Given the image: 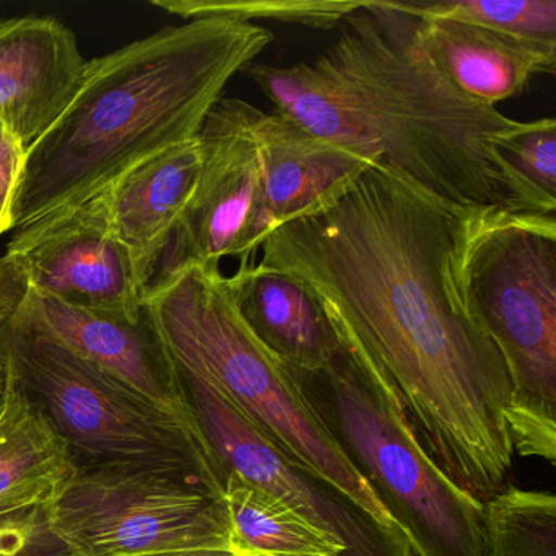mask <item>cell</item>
Instances as JSON below:
<instances>
[{"label": "cell", "mask_w": 556, "mask_h": 556, "mask_svg": "<svg viewBox=\"0 0 556 556\" xmlns=\"http://www.w3.org/2000/svg\"><path fill=\"white\" fill-rule=\"evenodd\" d=\"M224 506L230 548L239 556H343V549L292 507L229 473Z\"/></svg>", "instance_id": "cell-19"}, {"label": "cell", "mask_w": 556, "mask_h": 556, "mask_svg": "<svg viewBox=\"0 0 556 556\" xmlns=\"http://www.w3.org/2000/svg\"><path fill=\"white\" fill-rule=\"evenodd\" d=\"M25 152L21 141L11 132L0 136V232L11 230L12 207L18 180L24 168Z\"/></svg>", "instance_id": "cell-25"}, {"label": "cell", "mask_w": 556, "mask_h": 556, "mask_svg": "<svg viewBox=\"0 0 556 556\" xmlns=\"http://www.w3.org/2000/svg\"><path fill=\"white\" fill-rule=\"evenodd\" d=\"M144 305L177 369L210 382L289 460L330 481L380 522L396 526L291 372L250 333L220 268L184 266L152 282Z\"/></svg>", "instance_id": "cell-4"}, {"label": "cell", "mask_w": 556, "mask_h": 556, "mask_svg": "<svg viewBox=\"0 0 556 556\" xmlns=\"http://www.w3.org/2000/svg\"><path fill=\"white\" fill-rule=\"evenodd\" d=\"M227 282L250 333L286 369L308 372L330 359L337 331L301 282L258 262L242 263Z\"/></svg>", "instance_id": "cell-17"}, {"label": "cell", "mask_w": 556, "mask_h": 556, "mask_svg": "<svg viewBox=\"0 0 556 556\" xmlns=\"http://www.w3.org/2000/svg\"><path fill=\"white\" fill-rule=\"evenodd\" d=\"M393 0H364L312 63L250 64L275 110L318 138L369 155L462 213L555 214L501 154L526 123L471 102L447 83Z\"/></svg>", "instance_id": "cell-2"}, {"label": "cell", "mask_w": 556, "mask_h": 556, "mask_svg": "<svg viewBox=\"0 0 556 556\" xmlns=\"http://www.w3.org/2000/svg\"><path fill=\"white\" fill-rule=\"evenodd\" d=\"M5 382H8V363H5V356L0 351V402L5 392Z\"/></svg>", "instance_id": "cell-27"}, {"label": "cell", "mask_w": 556, "mask_h": 556, "mask_svg": "<svg viewBox=\"0 0 556 556\" xmlns=\"http://www.w3.org/2000/svg\"><path fill=\"white\" fill-rule=\"evenodd\" d=\"M260 109L220 99L198 132L201 170L151 282L188 265L220 268L224 258L256 262L273 232L255 141ZM148 286V288H149Z\"/></svg>", "instance_id": "cell-9"}, {"label": "cell", "mask_w": 556, "mask_h": 556, "mask_svg": "<svg viewBox=\"0 0 556 556\" xmlns=\"http://www.w3.org/2000/svg\"><path fill=\"white\" fill-rule=\"evenodd\" d=\"M76 470L66 442L8 367L0 402V510L51 506Z\"/></svg>", "instance_id": "cell-18"}, {"label": "cell", "mask_w": 556, "mask_h": 556, "mask_svg": "<svg viewBox=\"0 0 556 556\" xmlns=\"http://www.w3.org/2000/svg\"><path fill=\"white\" fill-rule=\"evenodd\" d=\"M400 8L416 17L454 18L556 47V0H439L400 2Z\"/></svg>", "instance_id": "cell-21"}, {"label": "cell", "mask_w": 556, "mask_h": 556, "mask_svg": "<svg viewBox=\"0 0 556 556\" xmlns=\"http://www.w3.org/2000/svg\"><path fill=\"white\" fill-rule=\"evenodd\" d=\"M455 281L468 315L506 366L514 454L555 465V214H462Z\"/></svg>", "instance_id": "cell-5"}, {"label": "cell", "mask_w": 556, "mask_h": 556, "mask_svg": "<svg viewBox=\"0 0 556 556\" xmlns=\"http://www.w3.org/2000/svg\"><path fill=\"white\" fill-rule=\"evenodd\" d=\"M9 370L41 406L79 465H152L203 480L224 500L227 471L203 432L181 425L66 348L0 318Z\"/></svg>", "instance_id": "cell-7"}, {"label": "cell", "mask_w": 556, "mask_h": 556, "mask_svg": "<svg viewBox=\"0 0 556 556\" xmlns=\"http://www.w3.org/2000/svg\"><path fill=\"white\" fill-rule=\"evenodd\" d=\"M340 0H152L151 5L185 21L233 18V21H273L330 30L363 5Z\"/></svg>", "instance_id": "cell-22"}, {"label": "cell", "mask_w": 556, "mask_h": 556, "mask_svg": "<svg viewBox=\"0 0 556 556\" xmlns=\"http://www.w3.org/2000/svg\"><path fill=\"white\" fill-rule=\"evenodd\" d=\"M123 556H239L232 549L194 548V549H165V552L136 553Z\"/></svg>", "instance_id": "cell-26"}, {"label": "cell", "mask_w": 556, "mask_h": 556, "mask_svg": "<svg viewBox=\"0 0 556 556\" xmlns=\"http://www.w3.org/2000/svg\"><path fill=\"white\" fill-rule=\"evenodd\" d=\"M50 509L77 556L232 549L224 500L177 468L79 465Z\"/></svg>", "instance_id": "cell-8"}, {"label": "cell", "mask_w": 556, "mask_h": 556, "mask_svg": "<svg viewBox=\"0 0 556 556\" xmlns=\"http://www.w3.org/2000/svg\"><path fill=\"white\" fill-rule=\"evenodd\" d=\"M50 507L0 510V556H77L54 529Z\"/></svg>", "instance_id": "cell-24"}, {"label": "cell", "mask_w": 556, "mask_h": 556, "mask_svg": "<svg viewBox=\"0 0 556 556\" xmlns=\"http://www.w3.org/2000/svg\"><path fill=\"white\" fill-rule=\"evenodd\" d=\"M337 334V350L320 369H288L318 421L416 556H486L483 504L432 462L382 370Z\"/></svg>", "instance_id": "cell-6"}, {"label": "cell", "mask_w": 556, "mask_h": 556, "mask_svg": "<svg viewBox=\"0 0 556 556\" xmlns=\"http://www.w3.org/2000/svg\"><path fill=\"white\" fill-rule=\"evenodd\" d=\"M87 60L54 17L0 18V122L25 149L61 118L83 86Z\"/></svg>", "instance_id": "cell-13"}, {"label": "cell", "mask_w": 556, "mask_h": 556, "mask_svg": "<svg viewBox=\"0 0 556 556\" xmlns=\"http://www.w3.org/2000/svg\"><path fill=\"white\" fill-rule=\"evenodd\" d=\"M0 236H2V232H0Z\"/></svg>", "instance_id": "cell-29"}, {"label": "cell", "mask_w": 556, "mask_h": 556, "mask_svg": "<svg viewBox=\"0 0 556 556\" xmlns=\"http://www.w3.org/2000/svg\"><path fill=\"white\" fill-rule=\"evenodd\" d=\"M501 154L536 191L556 201V122H527L523 129L504 139Z\"/></svg>", "instance_id": "cell-23"}, {"label": "cell", "mask_w": 556, "mask_h": 556, "mask_svg": "<svg viewBox=\"0 0 556 556\" xmlns=\"http://www.w3.org/2000/svg\"><path fill=\"white\" fill-rule=\"evenodd\" d=\"M5 128L4 125H2V122H0V136L4 135Z\"/></svg>", "instance_id": "cell-28"}, {"label": "cell", "mask_w": 556, "mask_h": 556, "mask_svg": "<svg viewBox=\"0 0 556 556\" xmlns=\"http://www.w3.org/2000/svg\"><path fill=\"white\" fill-rule=\"evenodd\" d=\"M419 38L442 76L471 102L496 109L535 76L555 73L556 47L519 40L468 22L418 17Z\"/></svg>", "instance_id": "cell-15"}, {"label": "cell", "mask_w": 556, "mask_h": 556, "mask_svg": "<svg viewBox=\"0 0 556 556\" xmlns=\"http://www.w3.org/2000/svg\"><path fill=\"white\" fill-rule=\"evenodd\" d=\"M0 318L56 341L181 425L203 432L146 305L136 321L73 307L22 285L0 258Z\"/></svg>", "instance_id": "cell-12"}, {"label": "cell", "mask_w": 556, "mask_h": 556, "mask_svg": "<svg viewBox=\"0 0 556 556\" xmlns=\"http://www.w3.org/2000/svg\"><path fill=\"white\" fill-rule=\"evenodd\" d=\"M34 291L123 320L144 314L146 286L113 232L106 191L15 230L0 256Z\"/></svg>", "instance_id": "cell-11"}, {"label": "cell", "mask_w": 556, "mask_h": 556, "mask_svg": "<svg viewBox=\"0 0 556 556\" xmlns=\"http://www.w3.org/2000/svg\"><path fill=\"white\" fill-rule=\"evenodd\" d=\"M486 556H556V497L507 484L483 503Z\"/></svg>", "instance_id": "cell-20"}, {"label": "cell", "mask_w": 556, "mask_h": 556, "mask_svg": "<svg viewBox=\"0 0 556 556\" xmlns=\"http://www.w3.org/2000/svg\"><path fill=\"white\" fill-rule=\"evenodd\" d=\"M201 170L198 136L142 162L106 188L113 232L148 289Z\"/></svg>", "instance_id": "cell-16"}, {"label": "cell", "mask_w": 556, "mask_h": 556, "mask_svg": "<svg viewBox=\"0 0 556 556\" xmlns=\"http://www.w3.org/2000/svg\"><path fill=\"white\" fill-rule=\"evenodd\" d=\"M204 438L227 475L262 488L304 517L343 556H416L399 526H387L334 484L289 460L210 382L177 369Z\"/></svg>", "instance_id": "cell-10"}, {"label": "cell", "mask_w": 556, "mask_h": 556, "mask_svg": "<svg viewBox=\"0 0 556 556\" xmlns=\"http://www.w3.org/2000/svg\"><path fill=\"white\" fill-rule=\"evenodd\" d=\"M255 141L273 230L320 213L377 164L369 155L312 135L278 110H258Z\"/></svg>", "instance_id": "cell-14"}, {"label": "cell", "mask_w": 556, "mask_h": 556, "mask_svg": "<svg viewBox=\"0 0 556 556\" xmlns=\"http://www.w3.org/2000/svg\"><path fill=\"white\" fill-rule=\"evenodd\" d=\"M462 214L374 164L320 213L276 227L256 262L317 299L382 370L432 462L483 504L513 470L510 386L458 294Z\"/></svg>", "instance_id": "cell-1"}, {"label": "cell", "mask_w": 556, "mask_h": 556, "mask_svg": "<svg viewBox=\"0 0 556 556\" xmlns=\"http://www.w3.org/2000/svg\"><path fill=\"white\" fill-rule=\"evenodd\" d=\"M273 38L249 22L198 18L87 61L66 112L25 152L11 230L77 206L197 138L233 76Z\"/></svg>", "instance_id": "cell-3"}]
</instances>
